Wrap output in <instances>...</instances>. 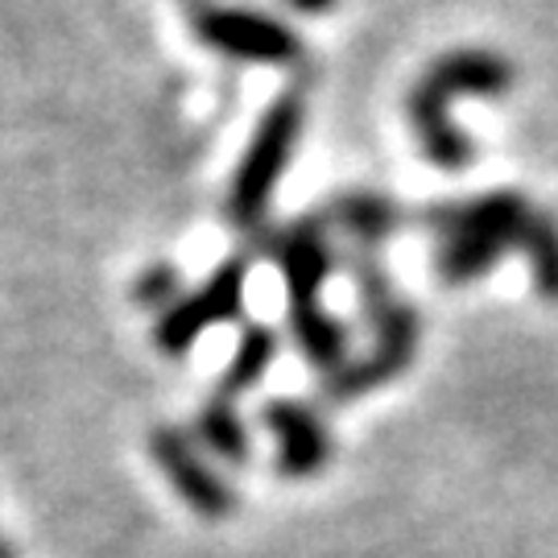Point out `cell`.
<instances>
[{
    "label": "cell",
    "instance_id": "cell-1",
    "mask_svg": "<svg viewBox=\"0 0 558 558\" xmlns=\"http://www.w3.org/2000/svg\"><path fill=\"white\" fill-rule=\"evenodd\" d=\"M422 223L439 236L435 274L447 286L484 278L509 248H521L534 269V286L546 299H558V228L550 216L534 211L518 191H488L480 199L435 203L422 211Z\"/></svg>",
    "mask_w": 558,
    "mask_h": 558
},
{
    "label": "cell",
    "instance_id": "cell-2",
    "mask_svg": "<svg viewBox=\"0 0 558 558\" xmlns=\"http://www.w3.org/2000/svg\"><path fill=\"white\" fill-rule=\"evenodd\" d=\"M269 253L281 265L286 294H290V336L299 352L315 368L336 373L348 364V327L323 311V281L331 274V248H327V228L319 220H299L269 236Z\"/></svg>",
    "mask_w": 558,
    "mask_h": 558
},
{
    "label": "cell",
    "instance_id": "cell-3",
    "mask_svg": "<svg viewBox=\"0 0 558 558\" xmlns=\"http://www.w3.org/2000/svg\"><path fill=\"white\" fill-rule=\"evenodd\" d=\"M505 87H513V66L493 50H456L435 62L405 100V117L418 133L422 154L447 174L463 170L472 161V141L451 124V100L459 92L500 96Z\"/></svg>",
    "mask_w": 558,
    "mask_h": 558
},
{
    "label": "cell",
    "instance_id": "cell-4",
    "mask_svg": "<svg viewBox=\"0 0 558 558\" xmlns=\"http://www.w3.org/2000/svg\"><path fill=\"white\" fill-rule=\"evenodd\" d=\"M299 133H302L299 96H281V100L269 104V112L260 117L257 133H253L244 158H240L232 191H228V216L240 228H257L265 220L269 199H274L281 174H286V166L294 158Z\"/></svg>",
    "mask_w": 558,
    "mask_h": 558
},
{
    "label": "cell",
    "instance_id": "cell-5",
    "mask_svg": "<svg viewBox=\"0 0 558 558\" xmlns=\"http://www.w3.org/2000/svg\"><path fill=\"white\" fill-rule=\"evenodd\" d=\"M191 25H195V38L207 50H220V54L240 62H274V66H286V62H299L302 54L299 34L286 21L253 13V9L195 4Z\"/></svg>",
    "mask_w": 558,
    "mask_h": 558
},
{
    "label": "cell",
    "instance_id": "cell-6",
    "mask_svg": "<svg viewBox=\"0 0 558 558\" xmlns=\"http://www.w3.org/2000/svg\"><path fill=\"white\" fill-rule=\"evenodd\" d=\"M244 286H248V260H223L211 278L203 281L199 290L182 294L154 327V339L166 356H182L191 352V343L207 331V327H220V323L240 319L244 311Z\"/></svg>",
    "mask_w": 558,
    "mask_h": 558
},
{
    "label": "cell",
    "instance_id": "cell-7",
    "mask_svg": "<svg viewBox=\"0 0 558 558\" xmlns=\"http://www.w3.org/2000/svg\"><path fill=\"white\" fill-rule=\"evenodd\" d=\"M373 331H377V343H373L368 356L348 360V364H339L336 373L323 377V401H331V405L356 401L360 393H373L377 385L398 377L401 368H410V360L418 352V311L410 302H398L389 315H380L373 323Z\"/></svg>",
    "mask_w": 558,
    "mask_h": 558
},
{
    "label": "cell",
    "instance_id": "cell-8",
    "mask_svg": "<svg viewBox=\"0 0 558 558\" xmlns=\"http://www.w3.org/2000/svg\"><path fill=\"white\" fill-rule=\"evenodd\" d=\"M149 451L158 459V468L166 472V480L182 493V500L203 513V518H228L236 509V493L228 488V480H220L207 463L199 459L195 442L186 439L182 430L161 426L149 439Z\"/></svg>",
    "mask_w": 558,
    "mask_h": 558
},
{
    "label": "cell",
    "instance_id": "cell-9",
    "mask_svg": "<svg viewBox=\"0 0 558 558\" xmlns=\"http://www.w3.org/2000/svg\"><path fill=\"white\" fill-rule=\"evenodd\" d=\"M260 422L274 430L278 439V472L281 476H315L323 472V463L331 459V439H327V426L323 418L294 398H274L265 401Z\"/></svg>",
    "mask_w": 558,
    "mask_h": 558
},
{
    "label": "cell",
    "instance_id": "cell-10",
    "mask_svg": "<svg viewBox=\"0 0 558 558\" xmlns=\"http://www.w3.org/2000/svg\"><path fill=\"white\" fill-rule=\"evenodd\" d=\"M331 220L356 240V248L377 253V244H385L401 228V207L373 191H352L331 203Z\"/></svg>",
    "mask_w": 558,
    "mask_h": 558
},
{
    "label": "cell",
    "instance_id": "cell-11",
    "mask_svg": "<svg viewBox=\"0 0 558 558\" xmlns=\"http://www.w3.org/2000/svg\"><path fill=\"white\" fill-rule=\"evenodd\" d=\"M278 348H281V336L274 327L248 323L236 343V356H232V364H228V373L220 380V398H236L244 389H253L269 373V364L278 360Z\"/></svg>",
    "mask_w": 558,
    "mask_h": 558
},
{
    "label": "cell",
    "instance_id": "cell-12",
    "mask_svg": "<svg viewBox=\"0 0 558 558\" xmlns=\"http://www.w3.org/2000/svg\"><path fill=\"white\" fill-rule=\"evenodd\" d=\"M195 435H199L203 447H211L223 463H244V459L253 456V439H248L244 422H240V414L232 410V401L220 398V393L199 410Z\"/></svg>",
    "mask_w": 558,
    "mask_h": 558
},
{
    "label": "cell",
    "instance_id": "cell-13",
    "mask_svg": "<svg viewBox=\"0 0 558 558\" xmlns=\"http://www.w3.org/2000/svg\"><path fill=\"white\" fill-rule=\"evenodd\" d=\"M182 299V281L174 265H149L137 281V302L141 306H154V311H170Z\"/></svg>",
    "mask_w": 558,
    "mask_h": 558
},
{
    "label": "cell",
    "instance_id": "cell-14",
    "mask_svg": "<svg viewBox=\"0 0 558 558\" xmlns=\"http://www.w3.org/2000/svg\"><path fill=\"white\" fill-rule=\"evenodd\" d=\"M290 4H294L299 13H311V17H319V13H327L336 0H290Z\"/></svg>",
    "mask_w": 558,
    "mask_h": 558
},
{
    "label": "cell",
    "instance_id": "cell-15",
    "mask_svg": "<svg viewBox=\"0 0 558 558\" xmlns=\"http://www.w3.org/2000/svg\"><path fill=\"white\" fill-rule=\"evenodd\" d=\"M0 558H9V550H0Z\"/></svg>",
    "mask_w": 558,
    "mask_h": 558
},
{
    "label": "cell",
    "instance_id": "cell-16",
    "mask_svg": "<svg viewBox=\"0 0 558 558\" xmlns=\"http://www.w3.org/2000/svg\"><path fill=\"white\" fill-rule=\"evenodd\" d=\"M199 4H203V0H199Z\"/></svg>",
    "mask_w": 558,
    "mask_h": 558
}]
</instances>
